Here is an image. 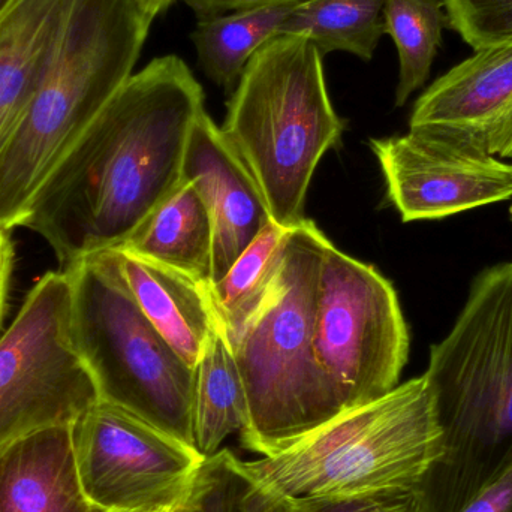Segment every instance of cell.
<instances>
[{
  "label": "cell",
  "instance_id": "obj_16",
  "mask_svg": "<svg viewBox=\"0 0 512 512\" xmlns=\"http://www.w3.org/2000/svg\"><path fill=\"white\" fill-rule=\"evenodd\" d=\"M111 251L143 315L195 369L216 319L206 285L158 262L119 249Z\"/></svg>",
  "mask_w": 512,
  "mask_h": 512
},
{
  "label": "cell",
  "instance_id": "obj_29",
  "mask_svg": "<svg viewBox=\"0 0 512 512\" xmlns=\"http://www.w3.org/2000/svg\"><path fill=\"white\" fill-rule=\"evenodd\" d=\"M487 147L493 155L512 161V102L490 128Z\"/></svg>",
  "mask_w": 512,
  "mask_h": 512
},
{
  "label": "cell",
  "instance_id": "obj_24",
  "mask_svg": "<svg viewBox=\"0 0 512 512\" xmlns=\"http://www.w3.org/2000/svg\"><path fill=\"white\" fill-rule=\"evenodd\" d=\"M448 27L475 51L512 42V0H444Z\"/></svg>",
  "mask_w": 512,
  "mask_h": 512
},
{
  "label": "cell",
  "instance_id": "obj_3",
  "mask_svg": "<svg viewBox=\"0 0 512 512\" xmlns=\"http://www.w3.org/2000/svg\"><path fill=\"white\" fill-rule=\"evenodd\" d=\"M153 20L135 0H75L53 60L0 153L2 227H20L33 195L134 74Z\"/></svg>",
  "mask_w": 512,
  "mask_h": 512
},
{
  "label": "cell",
  "instance_id": "obj_7",
  "mask_svg": "<svg viewBox=\"0 0 512 512\" xmlns=\"http://www.w3.org/2000/svg\"><path fill=\"white\" fill-rule=\"evenodd\" d=\"M65 271L75 343L99 399L194 448L195 369L143 315L114 251L87 256Z\"/></svg>",
  "mask_w": 512,
  "mask_h": 512
},
{
  "label": "cell",
  "instance_id": "obj_5",
  "mask_svg": "<svg viewBox=\"0 0 512 512\" xmlns=\"http://www.w3.org/2000/svg\"><path fill=\"white\" fill-rule=\"evenodd\" d=\"M318 48L279 35L254 54L230 95L222 132L258 183L271 221H304L319 161L342 140L345 123L328 96Z\"/></svg>",
  "mask_w": 512,
  "mask_h": 512
},
{
  "label": "cell",
  "instance_id": "obj_25",
  "mask_svg": "<svg viewBox=\"0 0 512 512\" xmlns=\"http://www.w3.org/2000/svg\"><path fill=\"white\" fill-rule=\"evenodd\" d=\"M289 505V512H426L418 489L295 499Z\"/></svg>",
  "mask_w": 512,
  "mask_h": 512
},
{
  "label": "cell",
  "instance_id": "obj_9",
  "mask_svg": "<svg viewBox=\"0 0 512 512\" xmlns=\"http://www.w3.org/2000/svg\"><path fill=\"white\" fill-rule=\"evenodd\" d=\"M313 348L345 412L391 393L408 361L409 330L396 289L330 240L319 271Z\"/></svg>",
  "mask_w": 512,
  "mask_h": 512
},
{
  "label": "cell",
  "instance_id": "obj_17",
  "mask_svg": "<svg viewBox=\"0 0 512 512\" xmlns=\"http://www.w3.org/2000/svg\"><path fill=\"white\" fill-rule=\"evenodd\" d=\"M116 249L158 262L201 285H209L213 268L212 216L200 192L182 179Z\"/></svg>",
  "mask_w": 512,
  "mask_h": 512
},
{
  "label": "cell",
  "instance_id": "obj_12",
  "mask_svg": "<svg viewBox=\"0 0 512 512\" xmlns=\"http://www.w3.org/2000/svg\"><path fill=\"white\" fill-rule=\"evenodd\" d=\"M182 179L200 192L212 216L210 283H215L270 224L271 216L251 171L206 108L192 126Z\"/></svg>",
  "mask_w": 512,
  "mask_h": 512
},
{
  "label": "cell",
  "instance_id": "obj_19",
  "mask_svg": "<svg viewBox=\"0 0 512 512\" xmlns=\"http://www.w3.org/2000/svg\"><path fill=\"white\" fill-rule=\"evenodd\" d=\"M300 2L262 6L198 20L191 39L204 74L231 95L249 60L259 48L279 36Z\"/></svg>",
  "mask_w": 512,
  "mask_h": 512
},
{
  "label": "cell",
  "instance_id": "obj_15",
  "mask_svg": "<svg viewBox=\"0 0 512 512\" xmlns=\"http://www.w3.org/2000/svg\"><path fill=\"white\" fill-rule=\"evenodd\" d=\"M75 0H11L0 12V153L53 60Z\"/></svg>",
  "mask_w": 512,
  "mask_h": 512
},
{
  "label": "cell",
  "instance_id": "obj_26",
  "mask_svg": "<svg viewBox=\"0 0 512 512\" xmlns=\"http://www.w3.org/2000/svg\"><path fill=\"white\" fill-rule=\"evenodd\" d=\"M462 512H512V465Z\"/></svg>",
  "mask_w": 512,
  "mask_h": 512
},
{
  "label": "cell",
  "instance_id": "obj_10",
  "mask_svg": "<svg viewBox=\"0 0 512 512\" xmlns=\"http://www.w3.org/2000/svg\"><path fill=\"white\" fill-rule=\"evenodd\" d=\"M87 498L107 512H176L204 457L125 409L99 400L72 426Z\"/></svg>",
  "mask_w": 512,
  "mask_h": 512
},
{
  "label": "cell",
  "instance_id": "obj_28",
  "mask_svg": "<svg viewBox=\"0 0 512 512\" xmlns=\"http://www.w3.org/2000/svg\"><path fill=\"white\" fill-rule=\"evenodd\" d=\"M15 249L12 228L0 225V331L8 309L9 288L14 271Z\"/></svg>",
  "mask_w": 512,
  "mask_h": 512
},
{
  "label": "cell",
  "instance_id": "obj_23",
  "mask_svg": "<svg viewBox=\"0 0 512 512\" xmlns=\"http://www.w3.org/2000/svg\"><path fill=\"white\" fill-rule=\"evenodd\" d=\"M240 462L230 450L204 459L188 498L176 512H289V501L265 495Z\"/></svg>",
  "mask_w": 512,
  "mask_h": 512
},
{
  "label": "cell",
  "instance_id": "obj_18",
  "mask_svg": "<svg viewBox=\"0 0 512 512\" xmlns=\"http://www.w3.org/2000/svg\"><path fill=\"white\" fill-rule=\"evenodd\" d=\"M248 427L245 385L227 336L216 318L203 355L195 366L194 448L204 459L215 456L228 436L233 433L242 436Z\"/></svg>",
  "mask_w": 512,
  "mask_h": 512
},
{
  "label": "cell",
  "instance_id": "obj_32",
  "mask_svg": "<svg viewBox=\"0 0 512 512\" xmlns=\"http://www.w3.org/2000/svg\"><path fill=\"white\" fill-rule=\"evenodd\" d=\"M510 215H511V219H512V200H511V207H510Z\"/></svg>",
  "mask_w": 512,
  "mask_h": 512
},
{
  "label": "cell",
  "instance_id": "obj_4",
  "mask_svg": "<svg viewBox=\"0 0 512 512\" xmlns=\"http://www.w3.org/2000/svg\"><path fill=\"white\" fill-rule=\"evenodd\" d=\"M327 242L309 219L292 228L261 300L236 330L224 331L248 397L249 427L240 439L261 457L345 414L313 348Z\"/></svg>",
  "mask_w": 512,
  "mask_h": 512
},
{
  "label": "cell",
  "instance_id": "obj_27",
  "mask_svg": "<svg viewBox=\"0 0 512 512\" xmlns=\"http://www.w3.org/2000/svg\"><path fill=\"white\" fill-rule=\"evenodd\" d=\"M197 15L198 20L218 17L228 12L246 11L262 6L282 5V3L303 2V0H183Z\"/></svg>",
  "mask_w": 512,
  "mask_h": 512
},
{
  "label": "cell",
  "instance_id": "obj_8",
  "mask_svg": "<svg viewBox=\"0 0 512 512\" xmlns=\"http://www.w3.org/2000/svg\"><path fill=\"white\" fill-rule=\"evenodd\" d=\"M99 400L75 343L71 279L50 271L0 336V450L48 427L74 426Z\"/></svg>",
  "mask_w": 512,
  "mask_h": 512
},
{
  "label": "cell",
  "instance_id": "obj_11",
  "mask_svg": "<svg viewBox=\"0 0 512 512\" xmlns=\"http://www.w3.org/2000/svg\"><path fill=\"white\" fill-rule=\"evenodd\" d=\"M403 222L436 221L512 200V162L487 150L409 131L370 140Z\"/></svg>",
  "mask_w": 512,
  "mask_h": 512
},
{
  "label": "cell",
  "instance_id": "obj_21",
  "mask_svg": "<svg viewBox=\"0 0 512 512\" xmlns=\"http://www.w3.org/2000/svg\"><path fill=\"white\" fill-rule=\"evenodd\" d=\"M384 24L399 53L396 107H403L426 83L441 47L448 27L444 0H385Z\"/></svg>",
  "mask_w": 512,
  "mask_h": 512
},
{
  "label": "cell",
  "instance_id": "obj_2",
  "mask_svg": "<svg viewBox=\"0 0 512 512\" xmlns=\"http://www.w3.org/2000/svg\"><path fill=\"white\" fill-rule=\"evenodd\" d=\"M441 454L420 486L426 512H462L512 465V261L481 271L424 373Z\"/></svg>",
  "mask_w": 512,
  "mask_h": 512
},
{
  "label": "cell",
  "instance_id": "obj_14",
  "mask_svg": "<svg viewBox=\"0 0 512 512\" xmlns=\"http://www.w3.org/2000/svg\"><path fill=\"white\" fill-rule=\"evenodd\" d=\"M0 512H107L81 486L72 426L48 427L0 450Z\"/></svg>",
  "mask_w": 512,
  "mask_h": 512
},
{
  "label": "cell",
  "instance_id": "obj_31",
  "mask_svg": "<svg viewBox=\"0 0 512 512\" xmlns=\"http://www.w3.org/2000/svg\"><path fill=\"white\" fill-rule=\"evenodd\" d=\"M9 2H11V0H0V12L6 8V5H8Z\"/></svg>",
  "mask_w": 512,
  "mask_h": 512
},
{
  "label": "cell",
  "instance_id": "obj_30",
  "mask_svg": "<svg viewBox=\"0 0 512 512\" xmlns=\"http://www.w3.org/2000/svg\"><path fill=\"white\" fill-rule=\"evenodd\" d=\"M152 18L158 17L167 11L176 0H135Z\"/></svg>",
  "mask_w": 512,
  "mask_h": 512
},
{
  "label": "cell",
  "instance_id": "obj_13",
  "mask_svg": "<svg viewBox=\"0 0 512 512\" xmlns=\"http://www.w3.org/2000/svg\"><path fill=\"white\" fill-rule=\"evenodd\" d=\"M512 102V42L477 50L415 102L409 131L487 150L493 123Z\"/></svg>",
  "mask_w": 512,
  "mask_h": 512
},
{
  "label": "cell",
  "instance_id": "obj_20",
  "mask_svg": "<svg viewBox=\"0 0 512 512\" xmlns=\"http://www.w3.org/2000/svg\"><path fill=\"white\" fill-rule=\"evenodd\" d=\"M384 6L385 0H303L279 35L303 36L322 56L346 51L369 62L385 35Z\"/></svg>",
  "mask_w": 512,
  "mask_h": 512
},
{
  "label": "cell",
  "instance_id": "obj_6",
  "mask_svg": "<svg viewBox=\"0 0 512 512\" xmlns=\"http://www.w3.org/2000/svg\"><path fill=\"white\" fill-rule=\"evenodd\" d=\"M441 427L426 376L352 409L243 471L279 501L420 489L441 454Z\"/></svg>",
  "mask_w": 512,
  "mask_h": 512
},
{
  "label": "cell",
  "instance_id": "obj_22",
  "mask_svg": "<svg viewBox=\"0 0 512 512\" xmlns=\"http://www.w3.org/2000/svg\"><path fill=\"white\" fill-rule=\"evenodd\" d=\"M291 230L271 221L218 282L206 285L207 297L225 333L236 330L261 300Z\"/></svg>",
  "mask_w": 512,
  "mask_h": 512
},
{
  "label": "cell",
  "instance_id": "obj_1",
  "mask_svg": "<svg viewBox=\"0 0 512 512\" xmlns=\"http://www.w3.org/2000/svg\"><path fill=\"white\" fill-rule=\"evenodd\" d=\"M204 92L176 54L123 84L33 195L20 227L68 270L119 248L182 180Z\"/></svg>",
  "mask_w": 512,
  "mask_h": 512
}]
</instances>
